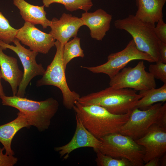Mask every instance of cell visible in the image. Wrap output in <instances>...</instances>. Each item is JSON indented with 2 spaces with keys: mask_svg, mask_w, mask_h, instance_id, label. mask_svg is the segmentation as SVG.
I'll return each instance as SVG.
<instances>
[{
  "mask_svg": "<svg viewBox=\"0 0 166 166\" xmlns=\"http://www.w3.org/2000/svg\"><path fill=\"white\" fill-rule=\"evenodd\" d=\"M85 127L97 138L119 132L132 112L116 114L97 105H84L77 101L73 109Z\"/></svg>",
  "mask_w": 166,
  "mask_h": 166,
  "instance_id": "6da1fadb",
  "label": "cell"
},
{
  "mask_svg": "<svg viewBox=\"0 0 166 166\" xmlns=\"http://www.w3.org/2000/svg\"><path fill=\"white\" fill-rule=\"evenodd\" d=\"M3 105L18 109L26 117L31 126L36 127L40 132L47 129L51 120L58 111L59 104L53 97L37 101L17 96L0 97Z\"/></svg>",
  "mask_w": 166,
  "mask_h": 166,
  "instance_id": "7a4b0ae2",
  "label": "cell"
},
{
  "mask_svg": "<svg viewBox=\"0 0 166 166\" xmlns=\"http://www.w3.org/2000/svg\"><path fill=\"white\" fill-rule=\"evenodd\" d=\"M141 97L132 89H117L110 86L80 97L77 101L82 105H97L113 114H122L131 112Z\"/></svg>",
  "mask_w": 166,
  "mask_h": 166,
  "instance_id": "3957f363",
  "label": "cell"
},
{
  "mask_svg": "<svg viewBox=\"0 0 166 166\" xmlns=\"http://www.w3.org/2000/svg\"><path fill=\"white\" fill-rule=\"evenodd\" d=\"M114 24L116 28L124 30L132 36L139 51L149 55L155 62L160 61L159 47L160 40L154 31L155 25L143 22L132 14L116 20Z\"/></svg>",
  "mask_w": 166,
  "mask_h": 166,
  "instance_id": "277c9868",
  "label": "cell"
},
{
  "mask_svg": "<svg viewBox=\"0 0 166 166\" xmlns=\"http://www.w3.org/2000/svg\"><path fill=\"white\" fill-rule=\"evenodd\" d=\"M155 124L166 128V103H156L144 110L135 108L119 133L136 140L144 135Z\"/></svg>",
  "mask_w": 166,
  "mask_h": 166,
  "instance_id": "5b68a950",
  "label": "cell"
},
{
  "mask_svg": "<svg viewBox=\"0 0 166 166\" xmlns=\"http://www.w3.org/2000/svg\"><path fill=\"white\" fill-rule=\"evenodd\" d=\"M99 139L101 143L97 150L103 154L115 158L126 159L132 166H144L145 149L131 137L118 132Z\"/></svg>",
  "mask_w": 166,
  "mask_h": 166,
  "instance_id": "8992f818",
  "label": "cell"
},
{
  "mask_svg": "<svg viewBox=\"0 0 166 166\" xmlns=\"http://www.w3.org/2000/svg\"><path fill=\"white\" fill-rule=\"evenodd\" d=\"M55 46L56 51L53 59L48 66L42 77L37 81L36 85L38 87L50 85L58 88L62 94L64 106L67 109H71L80 96L74 91H71L67 83L62 58L64 45L56 41Z\"/></svg>",
  "mask_w": 166,
  "mask_h": 166,
  "instance_id": "52a82bcc",
  "label": "cell"
},
{
  "mask_svg": "<svg viewBox=\"0 0 166 166\" xmlns=\"http://www.w3.org/2000/svg\"><path fill=\"white\" fill-rule=\"evenodd\" d=\"M107 61L96 66L81 67L93 73H103L108 75L110 79L113 77L130 61L134 60H145L149 62H155L149 55L139 51L133 39L130 41L126 47L119 52L111 53L107 57Z\"/></svg>",
  "mask_w": 166,
  "mask_h": 166,
  "instance_id": "ba28073f",
  "label": "cell"
},
{
  "mask_svg": "<svg viewBox=\"0 0 166 166\" xmlns=\"http://www.w3.org/2000/svg\"><path fill=\"white\" fill-rule=\"evenodd\" d=\"M145 68L143 60L134 67H125L110 79L109 85L116 89H131L136 91L156 88L155 79Z\"/></svg>",
  "mask_w": 166,
  "mask_h": 166,
  "instance_id": "9c48e42d",
  "label": "cell"
},
{
  "mask_svg": "<svg viewBox=\"0 0 166 166\" xmlns=\"http://www.w3.org/2000/svg\"><path fill=\"white\" fill-rule=\"evenodd\" d=\"M13 42L15 46L6 43L0 40V46L4 49H8L12 50L19 58L24 72L16 96L24 97L26 88L31 80L36 76H42L45 69L41 64H38L36 62V57L38 53L25 48L16 38H14Z\"/></svg>",
  "mask_w": 166,
  "mask_h": 166,
  "instance_id": "30bf717a",
  "label": "cell"
},
{
  "mask_svg": "<svg viewBox=\"0 0 166 166\" xmlns=\"http://www.w3.org/2000/svg\"><path fill=\"white\" fill-rule=\"evenodd\" d=\"M15 38L31 50L38 53L47 54L55 46V40L50 34L43 32L27 22L18 29Z\"/></svg>",
  "mask_w": 166,
  "mask_h": 166,
  "instance_id": "8fae6325",
  "label": "cell"
},
{
  "mask_svg": "<svg viewBox=\"0 0 166 166\" xmlns=\"http://www.w3.org/2000/svg\"><path fill=\"white\" fill-rule=\"evenodd\" d=\"M135 141L145 149L144 164L152 159L160 158L166 153V128L155 124L144 135Z\"/></svg>",
  "mask_w": 166,
  "mask_h": 166,
  "instance_id": "7c38bea8",
  "label": "cell"
},
{
  "mask_svg": "<svg viewBox=\"0 0 166 166\" xmlns=\"http://www.w3.org/2000/svg\"><path fill=\"white\" fill-rule=\"evenodd\" d=\"M76 126L75 131L70 141L65 145L55 147L61 157L66 160L73 151L80 148L90 147L94 150L98 149L101 144V141L90 133L84 126L79 117L76 114Z\"/></svg>",
  "mask_w": 166,
  "mask_h": 166,
  "instance_id": "4fadbf2b",
  "label": "cell"
},
{
  "mask_svg": "<svg viewBox=\"0 0 166 166\" xmlns=\"http://www.w3.org/2000/svg\"><path fill=\"white\" fill-rule=\"evenodd\" d=\"M51 21L49 33L64 45L70 38L76 37L80 28L84 26L81 18L65 13L59 19L54 18Z\"/></svg>",
  "mask_w": 166,
  "mask_h": 166,
  "instance_id": "5bb4252c",
  "label": "cell"
},
{
  "mask_svg": "<svg viewBox=\"0 0 166 166\" xmlns=\"http://www.w3.org/2000/svg\"><path fill=\"white\" fill-rule=\"evenodd\" d=\"M81 18L84 26L89 28L91 37L102 41L110 29L112 16L102 9H99L93 12L83 13Z\"/></svg>",
  "mask_w": 166,
  "mask_h": 166,
  "instance_id": "9a60e30c",
  "label": "cell"
},
{
  "mask_svg": "<svg viewBox=\"0 0 166 166\" xmlns=\"http://www.w3.org/2000/svg\"><path fill=\"white\" fill-rule=\"evenodd\" d=\"M0 46V69L2 78L10 85L13 96H16L22 79L23 72L19 68L17 59L5 54Z\"/></svg>",
  "mask_w": 166,
  "mask_h": 166,
  "instance_id": "2e32d148",
  "label": "cell"
},
{
  "mask_svg": "<svg viewBox=\"0 0 166 166\" xmlns=\"http://www.w3.org/2000/svg\"><path fill=\"white\" fill-rule=\"evenodd\" d=\"M166 0H136L137 10L135 16L142 21L155 25L163 19V9Z\"/></svg>",
  "mask_w": 166,
  "mask_h": 166,
  "instance_id": "e0dca14e",
  "label": "cell"
},
{
  "mask_svg": "<svg viewBox=\"0 0 166 166\" xmlns=\"http://www.w3.org/2000/svg\"><path fill=\"white\" fill-rule=\"evenodd\" d=\"M13 4L19 10L20 14L25 22L34 25H40L44 29L50 26L51 21L46 17L44 5H33L25 0H14Z\"/></svg>",
  "mask_w": 166,
  "mask_h": 166,
  "instance_id": "ac0fdd59",
  "label": "cell"
},
{
  "mask_svg": "<svg viewBox=\"0 0 166 166\" xmlns=\"http://www.w3.org/2000/svg\"><path fill=\"white\" fill-rule=\"evenodd\" d=\"M17 117L12 121L3 125H0V142L5 150V154L8 155L14 156V151L11 148V143L14 136L21 129L30 127L25 115L19 112Z\"/></svg>",
  "mask_w": 166,
  "mask_h": 166,
  "instance_id": "d6986e66",
  "label": "cell"
},
{
  "mask_svg": "<svg viewBox=\"0 0 166 166\" xmlns=\"http://www.w3.org/2000/svg\"><path fill=\"white\" fill-rule=\"evenodd\" d=\"M141 97L138 101L136 108L141 110L147 109L154 103L166 101V83L156 89L143 90L139 93Z\"/></svg>",
  "mask_w": 166,
  "mask_h": 166,
  "instance_id": "ffe728a7",
  "label": "cell"
},
{
  "mask_svg": "<svg viewBox=\"0 0 166 166\" xmlns=\"http://www.w3.org/2000/svg\"><path fill=\"white\" fill-rule=\"evenodd\" d=\"M84 56L83 50L80 45V39L73 38L64 45L62 58L64 68L66 70L67 65L73 59L77 57L83 58Z\"/></svg>",
  "mask_w": 166,
  "mask_h": 166,
  "instance_id": "44dd1931",
  "label": "cell"
},
{
  "mask_svg": "<svg viewBox=\"0 0 166 166\" xmlns=\"http://www.w3.org/2000/svg\"><path fill=\"white\" fill-rule=\"evenodd\" d=\"M43 5L49 7L53 3L63 5L65 9L69 11L73 12L81 10L85 12L91 9L93 6L92 0H42Z\"/></svg>",
  "mask_w": 166,
  "mask_h": 166,
  "instance_id": "7402d4cb",
  "label": "cell"
},
{
  "mask_svg": "<svg viewBox=\"0 0 166 166\" xmlns=\"http://www.w3.org/2000/svg\"><path fill=\"white\" fill-rule=\"evenodd\" d=\"M96 153L95 161L98 166H132L129 160L124 158L119 159L105 155L98 150H94Z\"/></svg>",
  "mask_w": 166,
  "mask_h": 166,
  "instance_id": "603a6c76",
  "label": "cell"
},
{
  "mask_svg": "<svg viewBox=\"0 0 166 166\" xmlns=\"http://www.w3.org/2000/svg\"><path fill=\"white\" fill-rule=\"evenodd\" d=\"M17 30L10 25L8 20L0 11V40L10 44L15 38Z\"/></svg>",
  "mask_w": 166,
  "mask_h": 166,
  "instance_id": "cb8c5ba5",
  "label": "cell"
},
{
  "mask_svg": "<svg viewBox=\"0 0 166 166\" xmlns=\"http://www.w3.org/2000/svg\"><path fill=\"white\" fill-rule=\"evenodd\" d=\"M152 64L149 67V72L155 79L160 80L166 83V63L161 61Z\"/></svg>",
  "mask_w": 166,
  "mask_h": 166,
  "instance_id": "d4e9b609",
  "label": "cell"
},
{
  "mask_svg": "<svg viewBox=\"0 0 166 166\" xmlns=\"http://www.w3.org/2000/svg\"><path fill=\"white\" fill-rule=\"evenodd\" d=\"M154 30L155 34L158 39L163 42L166 43V24L164 22L163 19L159 20Z\"/></svg>",
  "mask_w": 166,
  "mask_h": 166,
  "instance_id": "484cf974",
  "label": "cell"
},
{
  "mask_svg": "<svg viewBox=\"0 0 166 166\" xmlns=\"http://www.w3.org/2000/svg\"><path fill=\"white\" fill-rule=\"evenodd\" d=\"M5 150L4 147H0V166H13L15 164L18 159L14 156L8 155L4 154L3 151Z\"/></svg>",
  "mask_w": 166,
  "mask_h": 166,
  "instance_id": "4316f807",
  "label": "cell"
},
{
  "mask_svg": "<svg viewBox=\"0 0 166 166\" xmlns=\"http://www.w3.org/2000/svg\"><path fill=\"white\" fill-rule=\"evenodd\" d=\"M159 47L160 60L166 63V43L160 40Z\"/></svg>",
  "mask_w": 166,
  "mask_h": 166,
  "instance_id": "83f0119b",
  "label": "cell"
},
{
  "mask_svg": "<svg viewBox=\"0 0 166 166\" xmlns=\"http://www.w3.org/2000/svg\"><path fill=\"white\" fill-rule=\"evenodd\" d=\"M160 158H156L151 160L145 163V166H158L160 165Z\"/></svg>",
  "mask_w": 166,
  "mask_h": 166,
  "instance_id": "f1b7e54d",
  "label": "cell"
},
{
  "mask_svg": "<svg viewBox=\"0 0 166 166\" xmlns=\"http://www.w3.org/2000/svg\"><path fill=\"white\" fill-rule=\"evenodd\" d=\"M1 78L2 74L0 69V97L5 95L4 92L3 88L1 82Z\"/></svg>",
  "mask_w": 166,
  "mask_h": 166,
  "instance_id": "f546056e",
  "label": "cell"
},
{
  "mask_svg": "<svg viewBox=\"0 0 166 166\" xmlns=\"http://www.w3.org/2000/svg\"><path fill=\"white\" fill-rule=\"evenodd\" d=\"M162 159L161 160V165L162 166H166V153L164 155L162 156Z\"/></svg>",
  "mask_w": 166,
  "mask_h": 166,
  "instance_id": "4dcf8cb0",
  "label": "cell"
}]
</instances>
